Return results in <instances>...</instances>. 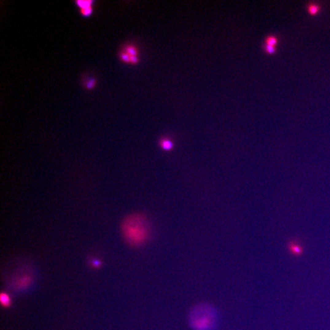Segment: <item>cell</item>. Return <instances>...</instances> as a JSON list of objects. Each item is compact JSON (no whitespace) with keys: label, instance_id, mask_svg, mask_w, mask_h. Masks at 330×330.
<instances>
[{"label":"cell","instance_id":"5b68a950","mask_svg":"<svg viewBox=\"0 0 330 330\" xmlns=\"http://www.w3.org/2000/svg\"><path fill=\"white\" fill-rule=\"evenodd\" d=\"M124 51L127 52L130 56H138V49L136 47H134V45H128L126 46V47L124 48Z\"/></svg>","mask_w":330,"mask_h":330},{"label":"cell","instance_id":"277c9868","mask_svg":"<svg viewBox=\"0 0 330 330\" xmlns=\"http://www.w3.org/2000/svg\"><path fill=\"white\" fill-rule=\"evenodd\" d=\"M160 146L165 150H169L173 146V142L167 138H163L160 141Z\"/></svg>","mask_w":330,"mask_h":330},{"label":"cell","instance_id":"7a4b0ae2","mask_svg":"<svg viewBox=\"0 0 330 330\" xmlns=\"http://www.w3.org/2000/svg\"><path fill=\"white\" fill-rule=\"evenodd\" d=\"M122 231L127 242L133 246L142 244L147 240L149 233L146 218L139 214L127 216L122 223Z\"/></svg>","mask_w":330,"mask_h":330},{"label":"cell","instance_id":"3957f363","mask_svg":"<svg viewBox=\"0 0 330 330\" xmlns=\"http://www.w3.org/2000/svg\"><path fill=\"white\" fill-rule=\"evenodd\" d=\"M92 1H76L75 2L80 7V13L84 17L89 16L92 13Z\"/></svg>","mask_w":330,"mask_h":330},{"label":"cell","instance_id":"9c48e42d","mask_svg":"<svg viewBox=\"0 0 330 330\" xmlns=\"http://www.w3.org/2000/svg\"><path fill=\"white\" fill-rule=\"evenodd\" d=\"M1 302L4 306H7L9 305L10 300L8 295L6 293H2L1 295Z\"/></svg>","mask_w":330,"mask_h":330},{"label":"cell","instance_id":"52a82bcc","mask_svg":"<svg viewBox=\"0 0 330 330\" xmlns=\"http://www.w3.org/2000/svg\"><path fill=\"white\" fill-rule=\"evenodd\" d=\"M308 9L309 12L311 15H315L319 11L320 6L317 4H309V6H308Z\"/></svg>","mask_w":330,"mask_h":330},{"label":"cell","instance_id":"5bb4252c","mask_svg":"<svg viewBox=\"0 0 330 330\" xmlns=\"http://www.w3.org/2000/svg\"><path fill=\"white\" fill-rule=\"evenodd\" d=\"M291 250L295 254H299L300 253V251H301L300 248L298 247H296V246H293L291 248Z\"/></svg>","mask_w":330,"mask_h":330},{"label":"cell","instance_id":"8992f818","mask_svg":"<svg viewBox=\"0 0 330 330\" xmlns=\"http://www.w3.org/2000/svg\"><path fill=\"white\" fill-rule=\"evenodd\" d=\"M265 44L275 47V45L278 44V39L274 36H268L265 40Z\"/></svg>","mask_w":330,"mask_h":330},{"label":"cell","instance_id":"4fadbf2b","mask_svg":"<svg viewBox=\"0 0 330 330\" xmlns=\"http://www.w3.org/2000/svg\"><path fill=\"white\" fill-rule=\"evenodd\" d=\"M139 61V58L138 56H130V63H132L133 64H137Z\"/></svg>","mask_w":330,"mask_h":330},{"label":"cell","instance_id":"30bf717a","mask_svg":"<svg viewBox=\"0 0 330 330\" xmlns=\"http://www.w3.org/2000/svg\"><path fill=\"white\" fill-rule=\"evenodd\" d=\"M29 278L28 276H25L19 280L18 284L20 287H26L29 282Z\"/></svg>","mask_w":330,"mask_h":330},{"label":"cell","instance_id":"6da1fadb","mask_svg":"<svg viewBox=\"0 0 330 330\" xmlns=\"http://www.w3.org/2000/svg\"><path fill=\"white\" fill-rule=\"evenodd\" d=\"M188 320L193 330H216L219 322L217 310L207 303L195 306L190 311Z\"/></svg>","mask_w":330,"mask_h":330},{"label":"cell","instance_id":"7c38bea8","mask_svg":"<svg viewBox=\"0 0 330 330\" xmlns=\"http://www.w3.org/2000/svg\"><path fill=\"white\" fill-rule=\"evenodd\" d=\"M264 50H265V52H266L267 53H268L270 54H273L276 52L275 47L269 45H266L265 44L264 45Z\"/></svg>","mask_w":330,"mask_h":330},{"label":"cell","instance_id":"8fae6325","mask_svg":"<svg viewBox=\"0 0 330 330\" xmlns=\"http://www.w3.org/2000/svg\"><path fill=\"white\" fill-rule=\"evenodd\" d=\"M95 84H96V81H95V80L94 78H91V80H89V81H87L86 83V87L87 89H93L95 86Z\"/></svg>","mask_w":330,"mask_h":330},{"label":"cell","instance_id":"ba28073f","mask_svg":"<svg viewBox=\"0 0 330 330\" xmlns=\"http://www.w3.org/2000/svg\"><path fill=\"white\" fill-rule=\"evenodd\" d=\"M119 58L121 59V61H122L124 63H130V56L125 51H123L120 53Z\"/></svg>","mask_w":330,"mask_h":330}]
</instances>
